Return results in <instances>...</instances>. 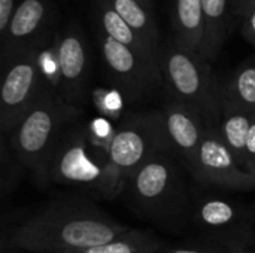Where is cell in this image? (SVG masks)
I'll list each match as a JSON object with an SVG mask.
<instances>
[{"label": "cell", "instance_id": "obj_21", "mask_svg": "<svg viewBox=\"0 0 255 253\" xmlns=\"http://www.w3.org/2000/svg\"><path fill=\"white\" fill-rule=\"evenodd\" d=\"M25 170L19 160L15 157L12 152L7 137L1 134V177H0V185H1V194L6 195L9 191H12L22 173Z\"/></svg>", "mask_w": 255, "mask_h": 253}, {"label": "cell", "instance_id": "obj_15", "mask_svg": "<svg viewBox=\"0 0 255 253\" xmlns=\"http://www.w3.org/2000/svg\"><path fill=\"white\" fill-rule=\"evenodd\" d=\"M253 115L254 110L232 101L223 94L218 133L244 169L247 163V142L253 124Z\"/></svg>", "mask_w": 255, "mask_h": 253}, {"label": "cell", "instance_id": "obj_11", "mask_svg": "<svg viewBox=\"0 0 255 253\" xmlns=\"http://www.w3.org/2000/svg\"><path fill=\"white\" fill-rule=\"evenodd\" d=\"M54 15L51 0H22L13 13L6 36L1 39V66L28 51L40 46Z\"/></svg>", "mask_w": 255, "mask_h": 253}, {"label": "cell", "instance_id": "obj_24", "mask_svg": "<svg viewBox=\"0 0 255 253\" xmlns=\"http://www.w3.org/2000/svg\"><path fill=\"white\" fill-rule=\"evenodd\" d=\"M242 25H241V33L250 42L253 46H255V6L242 18Z\"/></svg>", "mask_w": 255, "mask_h": 253}, {"label": "cell", "instance_id": "obj_6", "mask_svg": "<svg viewBox=\"0 0 255 253\" xmlns=\"http://www.w3.org/2000/svg\"><path fill=\"white\" fill-rule=\"evenodd\" d=\"M94 148L88 128L72 122L52 155L49 183L78 186L97 194L106 169V157H99Z\"/></svg>", "mask_w": 255, "mask_h": 253}, {"label": "cell", "instance_id": "obj_10", "mask_svg": "<svg viewBox=\"0 0 255 253\" xmlns=\"http://www.w3.org/2000/svg\"><path fill=\"white\" fill-rule=\"evenodd\" d=\"M191 171L203 185L233 191H250L255 188V176L239 164L221 139L218 128H208Z\"/></svg>", "mask_w": 255, "mask_h": 253}, {"label": "cell", "instance_id": "obj_14", "mask_svg": "<svg viewBox=\"0 0 255 253\" xmlns=\"http://www.w3.org/2000/svg\"><path fill=\"white\" fill-rule=\"evenodd\" d=\"M203 9V48L202 55L208 61H214L232 30L235 18L233 0H202Z\"/></svg>", "mask_w": 255, "mask_h": 253}, {"label": "cell", "instance_id": "obj_30", "mask_svg": "<svg viewBox=\"0 0 255 253\" xmlns=\"http://www.w3.org/2000/svg\"><path fill=\"white\" fill-rule=\"evenodd\" d=\"M254 210H255V207H254Z\"/></svg>", "mask_w": 255, "mask_h": 253}, {"label": "cell", "instance_id": "obj_17", "mask_svg": "<svg viewBox=\"0 0 255 253\" xmlns=\"http://www.w3.org/2000/svg\"><path fill=\"white\" fill-rule=\"evenodd\" d=\"M203 9L202 0H175L173 3V39L202 54L203 48Z\"/></svg>", "mask_w": 255, "mask_h": 253}, {"label": "cell", "instance_id": "obj_25", "mask_svg": "<svg viewBox=\"0 0 255 253\" xmlns=\"http://www.w3.org/2000/svg\"><path fill=\"white\" fill-rule=\"evenodd\" d=\"M255 6V0H238L235 4V18L242 21V18Z\"/></svg>", "mask_w": 255, "mask_h": 253}, {"label": "cell", "instance_id": "obj_8", "mask_svg": "<svg viewBox=\"0 0 255 253\" xmlns=\"http://www.w3.org/2000/svg\"><path fill=\"white\" fill-rule=\"evenodd\" d=\"M172 154H158L146 161L128 180L136 203L155 216L170 213L181 198L179 170L170 157Z\"/></svg>", "mask_w": 255, "mask_h": 253}, {"label": "cell", "instance_id": "obj_5", "mask_svg": "<svg viewBox=\"0 0 255 253\" xmlns=\"http://www.w3.org/2000/svg\"><path fill=\"white\" fill-rule=\"evenodd\" d=\"M0 88V133L9 134L52 85L42 66L40 46H33L3 66Z\"/></svg>", "mask_w": 255, "mask_h": 253}, {"label": "cell", "instance_id": "obj_22", "mask_svg": "<svg viewBox=\"0 0 255 253\" xmlns=\"http://www.w3.org/2000/svg\"><path fill=\"white\" fill-rule=\"evenodd\" d=\"M15 0H0V37L3 39L12 22L13 13L16 10Z\"/></svg>", "mask_w": 255, "mask_h": 253}, {"label": "cell", "instance_id": "obj_16", "mask_svg": "<svg viewBox=\"0 0 255 253\" xmlns=\"http://www.w3.org/2000/svg\"><path fill=\"white\" fill-rule=\"evenodd\" d=\"M93 15L94 22L97 24L99 33L123 43L136 54L158 63V57L149 51V48L136 36V33L127 25V22L118 15V12L111 6L108 0H94L93 1Z\"/></svg>", "mask_w": 255, "mask_h": 253}, {"label": "cell", "instance_id": "obj_27", "mask_svg": "<svg viewBox=\"0 0 255 253\" xmlns=\"http://www.w3.org/2000/svg\"><path fill=\"white\" fill-rule=\"evenodd\" d=\"M142 6H145L148 10H151V12H154L155 13V7H154V1L152 0H137Z\"/></svg>", "mask_w": 255, "mask_h": 253}, {"label": "cell", "instance_id": "obj_20", "mask_svg": "<svg viewBox=\"0 0 255 253\" xmlns=\"http://www.w3.org/2000/svg\"><path fill=\"white\" fill-rule=\"evenodd\" d=\"M223 94L232 101L255 110V58L238 67L229 84L223 85Z\"/></svg>", "mask_w": 255, "mask_h": 253}, {"label": "cell", "instance_id": "obj_13", "mask_svg": "<svg viewBox=\"0 0 255 253\" xmlns=\"http://www.w3.org/2000/svg\"><path fill=\"white\" fill-rule=\"evenodd\" d=\"M254 216V209L248 210L220 197H206L196 204L194 224L217 239L233 240L250 231Z\"/></svg>", "mask_w": 255, "mask_h": 253}, {"label": "cell", "instance_id": "obj_28", "mask_svg": "<svg viewBox=\"0 0 255 253\" xmlns=\"http://www.w3.org/2000/svg\"><path fill=\"white\" fill-rule=\"evenodd\" d=\"M224 253H255V252H247V251H239V249H235V251H227Z\"/></svg>", "mask_w": 255, "mask_h": 253}, {"label": "cell", "instance_id": "obj_4", "mask_svg": "<svg viewBox=\"0 0 255 253\" xmlns=\"http://www.w3.org/2000/svg\"><path fill=\"white\" fill-rule=\"evenodd\" d=\"M158 67L167 98L196 110L209 128H218L223 85L214 78L209 61L200 52L179 45L172 36L160 46Z\"/></svg>", "mask_w": 255, "mask_h": 253}, {"label": "cell", "instance_id": "obj_3", "mask_svg": "<svg viewBox=\"0 0 255 253\" xmlns=\"http://www.w3.org/2000/svg\"><path fill=\"white\" fill-rule=\"evenodd\" d=\"M158 154H172L161 112L134 113L126 118L108 146L106 169L97 195L106 200L118 197L131 176Z\"/></svg>", "mask_w": 255, "mask_h": 253}, {"label": "cell", "instance_id": "obj_29", "mask_svg": "<svg viewBox=\"0 0 255 253\" xmlns=\"http://www.w3.org/2000/svg\"><path fill=\"white\" fill-rule=\"evenodd\" d=\"M236 1H238V0H233V9H235V4H236Z\"/></svg>", "mask_w": 255, "mask_h": 253}, {"label": "cell", "instance_id": "obj_19", "mask_svg": "<svg viewBox=\"0 0 255 253\" xmlns=\"http://www.w3.org/2000/svg\"><path fill=\"white\" fill-rule=\"evenodd\" d=\"M72 253H163V243L151 233L130 228L111 242Z\"/></svg>", "mask_w": 255, "mask_h": 253}, {"label": "cell", "instance_id": "obj_9", "mask_svg": "<svg viewBox=\"0 0 255 253\" xmlns=\"http://www.w3.org/2000/svg\"><path fill=\"white\" fill-rule=\"evenodd\" d=\"M57 84L58 94L72 106L79 107L85 100L91 60L85 33L78 22H69L55 42Z\"/></svg>", "mask_w": 255, "mask_h": 253}, {"label": "cell", "instance_id": "obj_18", "mask_svg": "<svg viewBox=\"0 0 255 253\" xmlns=\"http://www.w3.org/2000/svg\"><path fill=\"white\" fill-rule=\"evenodd\" d=\"M136 36L158 57L160 52V33L157 27L155 13L142 6L137 0H108Z\"/></svg>", "mask_w": 255, "mask_h": 253}, {"label": "cell", "instance_id": "obj_1", "mask_svg": "<svg viewBox=\"0 0 255 253\" xmlns=\"http://www.w3.org/2000/svg\"><path fill=\"white\" fill-rule=\"evenodd\" d=\"M128 230L88 203L60 201L16 227L10 246L31 253H72L111 242Z\"/></svg>", "mask_w": 255, "mask_h": 253}, {"label": "cell", "instance_id": "obj_2", "mask_svg": "<svg viewBox=\"0 0 255 253\" xmlns=\"http://www.w3.org/2000/svg\"><path fill=\"white\" fill-rule=\"evenodd\" d=\"M79 109L69 104L49 85L39 101L9 133V146L36 182L49 183V167L64 130L75 121Z\"/></svg>", "mask_w": 255, "mask_h": 253}, {"label": "cell", "instance_id": "obj_12", "mask_svg": "<svg viewBox=\"0 0 255 253\" xmlns=\"http://www.w3.org/2000/svg\"><path fill=\"white\" fill-rule=\"evenodd\" d=\"M160 112L172 154L191 170L209 127L196 110L172 98H167Z\"/></svg>", "mask_w": 255, "mask_h": 253}, {"label": "cell", "instance_id": "obj_23", "mask_svg": "<svg viewBox=\"0 0 255 253\" xmlns=\"http://www.w3.org/2000/svg\"><path fill=\"white\" fill-rule=\"evenodd\" d=\"M247 171L255 176V110L253 115V124L251 130L248 134V142H247V163H245Z\"/></svg>", "mask_w": 255, "mask_h": 253}, {"label": "cell", "instance_id": "obj_7", "mask_svg": "<svg viewBox=\"0 0 255 253\" xmlns=\"http://www.w3.org/2000/svg\"><path fill=\"white\" fill-rule=\"evenodd\" d=\"M97 36L105 72L123 98L137 101L163 85L158 63L136 54L99 31Z\"/></svg>", "mask_w": 255, "mask_h": 253}, {"label": "cell", "instance_id": "obj_26", "mask_svg": "<svg viewBox=\"0 0 255 253\" xmlns=\"http://www.w3.org/2000/svg\"><path fill=\"white\" fill-rule=\"evenodd\" d=\"M163 253H224L220 251H208V249H188V248H173V249H164Z\"/></svg>", "mask_w": 255, "mask_h": 253}]
</instances>
